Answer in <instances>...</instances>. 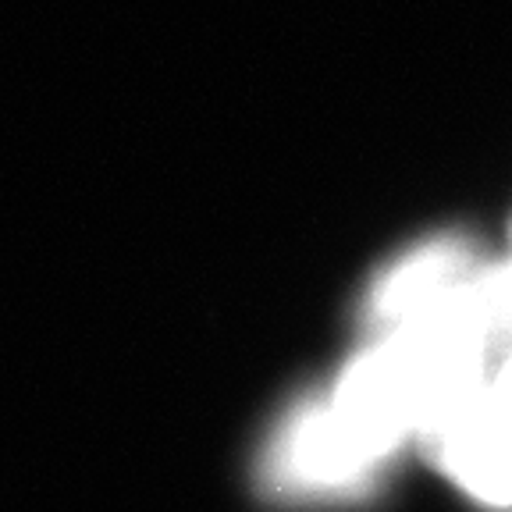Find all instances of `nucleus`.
Masks as SVG:
<instances>
[{"label": "nucleus", "instance_id": "nucleus-3", "mask_svg": "<svg viewBox=\"0 0 512 512\" xmlns=\"http://www.w3.org/2000/svg\"><path fill=\"white\" fill-rule=\"evenodd\" d=\"M498 384H502V388H509L512 392V352H509V360H505V367L498 370V377H495Z\"/></svg>", "mask_w": 512, "mask_h": 512}, {"label": "nucleus", "instance_id": "nucleus-2", "mask_svg": "<svg viewBox=\"0 0 512 512\" xmlns=\"http://www.w3.org/2000/svg\"><path fill=\"white\" fill-rule=\"evenodd\" d=\"M480 313L488 320V328H512V267L495 278L480 281L477 285Z\"/></svg>", "mask_w": 512, "mask_h": 512}, {"label": "nucleus", "instance_id": "nucleus-1", "mask_svg": "<svg viewBox=\"0 0 512 512\" xmlns=\"http://www.w3.org/2000/svg\"><path fill=\"white\" fill-rule=\"evenodd\" d=\"M448 473L488 505H512V392L484 381L434 427Z\"/></svg>", "mask_w": 512, "mask_h": 512}]
</instances>
